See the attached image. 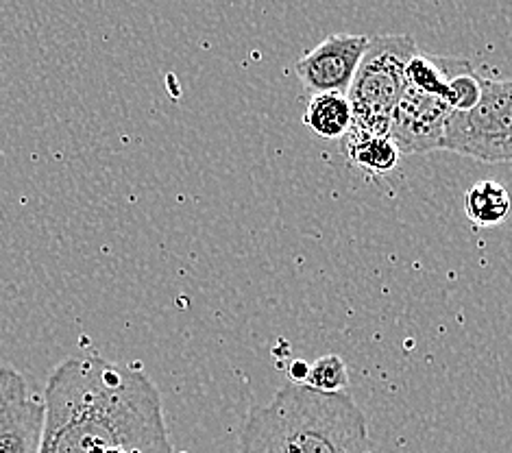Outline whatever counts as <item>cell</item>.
<instances>
[{
    "label": "cell",
    "mask_w": 512,
    "mask_h": 453,
    "mask_svg": "<svg viewBox=\"0 0 512 453\" xmlns=\"http://www.w3.org/2000/svg\"><path fill=\"white\" fill-rule=\"evenodd\" d=\"M345 155L353 166L369 175L393 173L401 162L397 144L390 140L388 133H369L353 127L345 136Z\"/></svg>",
    "instance_id": "ba28073f"
},
{
    "label": "cell",
    "mask_w": 512,
    "mask_h": 453,
    "mask_svg": "<svg viewBox=\"0 0 512 453\" xmlns=\"http://www.w3.org/2000/svg\"><path fill=\"white\" fill-rule=\"evenodd\" d=\"M369 423L347 393L286 384L253 406L236 453H369Z\"/></svg>",
    "instance_id": "7a4b0ae2"
},
{
    "label": "cell",
    "mask_w": 512,
    "mask_h": 453,
    "mask_svg": "<svg viewBox=\"0 0 512 453\" xmlns=\"http://www.w3.org/2000/svg\"><path fill=\"white\" fill-rule=\"evenodd\" d=\"M46 406L33 397L24 377L0 366V453H40Z\"/></svg>",
    "instance_id": "8992f818"
},
{
    "label": "cell",
    "mask_w": 512,
    "mask_h": 453,
    "mask_svg": "<svg viewBox=\"0 0 512 453\" xmlns=\"http://www.w3.org/2000/svg\"><path fill=\"white\" fill-rule=\"evenodd\" d=\"M316 393L323 395H340L349 388V371L345 360L340 355H323V358L310 364L308 384Z\"/></svg>",
    "instance_id": "8fae6325"
},
{
    "label": "cell",
    "mask_w": 512,
    "mask_h": 453,
    "mask_svg": "<svg viewBox=\"0 0 512 453\" xmlns=\"http://www.w3.org/2000/svg\"><path fill=\"white\" fill-rule=\"evenodd\" d=\"M451 114L454 109L447 101L406 85L390 116L388 136L397 144L401 157L441 151L445 125Z\"/></svg>",
    "instance_id": "52a82bcc"
},
{
    "label": "cell",
    "mask_w": 512,
    "mask_h": 453,
    "mask_svg": "<svg viewBox=\"0 0 512 453\" xmlns=\"http://www.w3.org/2000/svg\"><path fill=\"white\" fill-rule=\"evenodd\" d=\"M417 53L412 35H377L369 40L347 92L353 129L388 133L390 116L406 88V66Z\"/></svg>",
    "instance_id": "3957f363"
},
{
    "label": "cell",
    "mask_w": 512,
    "mask_h": 453,
    "mask_svg": "<svg viewBox=\"0 0 512 453\" xmlns=\"http://www.w3.org/2000/svg\"><path fill=\"white\" fill-rule=\"evenodd\" d=\"M369 453H371V451H369Z\"/></svg>",
    "instance_id": "5bb4252c"
},
{
    "label": "cell",
    "mask_w": 512,
    "mask_h": 453,
    "mask_svg": "<svg viewBox=\"0 0 512 453\" xmlns=\"http://www.w3.org/2000/svg\"><path fill=\"white\" fill-rule=\"evenodd\" d=\"M482 92V79L475 75L471 64H467L462 70H458L454 77L449 79L447 88V105L454 112H469L480 101Z\"/></svg>",
    "instance_id": "7c38bea8"
},
{
    "label": "cell",
    "mask_w": 512,
    "mask_h": 453,
    "mask_svg": "<svg viewBox=\"0 0 512 453\" xmlns=\"http://www.w3.org/2000/svg\"><path fill=\"white\" fill-rule=\"evenodd\" d=\"M441 151L512 164V79H482L475 107L449 116Z\"/></svg>",
    "instance_id": "277c9868"
},
{
    "label": "cell",
    "mask_w": 512,
    "mask_h": 453,
    "mask_svg": "<svg viewBox=\"0 0 512 453\" xmlns=\"http://www.w3.org/2000/svg\"><path fill=\"white\" fill-rule=\"evenodd\" d=\"M40 453H175L162 397L140 369L90 355L48 379Z\"/></svg>",
    "instance_id": "6da1fadb"
},
{
    "label": "cell",
    "mask_w": 512,
    "mask_h": 453,
    "mask_svg": "<svg viewBox=\"0 0 512 453\" xmlns=\"http://www.w3.org/2000/svg\"><path fill=\"white\" fill-rule=\"evenodd\" d=\"M303 125L323 140L345 138L353 125L347 94H312L306 114H303Z\"/></svg>",
    "instance_id": "9c48e42d"
},
{
    "label": "cell",
    "mask_w": 512,
    "mask_h": 453,
    "mask_svg": "<svg viewBox=\"0 0 512 453\" xmlns=\"http://www.w3.org/2000/svg\"><path fill=\"white\" fill-rule=\"evenodd\" d=\"M288 377H290V384L306 386V384H308V377H310V364H308L306 360L290 362V366H288Z\"/></svg>",
    "instance_id": "4fadbf2b"
},
{
    "label": "cell",
    "mask_w": 512,
    "mask_h": 453,
    "mask_svg": "<svg viewBox=\"0 0 512 453\" xmlns=\"http://www.w3.org/2000/svg\"><path fill=\"white\" fill-rule=\"evenodd\" d=\"M510 192L497 181H478L465 194V214L475 227L491 229L502 225L510 214Z\"/></svg>",
    "instance_id": "30bf717a"
},
{
    "label": "cell",
    "mask_w": 512,
    "mask_h": 453,
    "mask_svg": "<svg viewBox=\"0 0 512 453\" xmlns=\"http://www.w3.org/2000/svg\"><path fill=\"white\" fill-rule=\"evenodd\" d=\"M369 35L334 33L303 55L295 72L310 94H347L369 46Z\"/></svg>",
    "instance_id": "5b68a950"
}]
</instances>
